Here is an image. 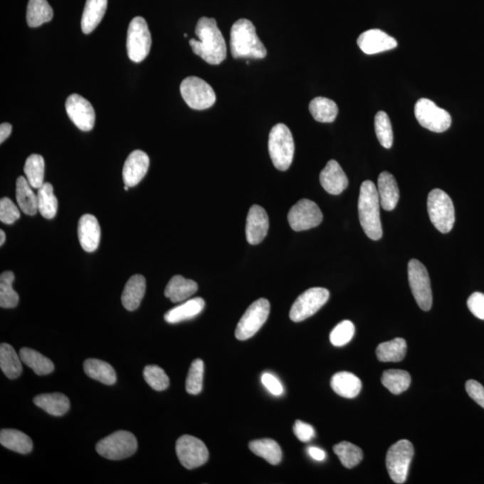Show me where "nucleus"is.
<instances>
[{
	"label": "nucleus",
	"instance_id": "obj_35",
	"mask_svg": "<svg viewBox=\"0 0 484 484\" xmlns=\"http://www.w3.org/2000/svg\"><path fill=\"white\" fill-rule=\"evenodd\" d=\"M248 448L256 456L264 458L270 465H276L282 461V449L278 442L270 438L251 441Z\"/></svg>",
	"mask_w": 484,
	"mask_h": 484
},
{
	"label": "nucleus",
	"instance_id": "obj_20",
	"mask_svg": "<svg viewBox=\"0 0 484 484\" xmlns=\"http://www.w3.org/2000/svg\"><path fill=\"white\" fill-rule=\"evenodd\" d=\"M78 234L83 250L95 251L101 240V227L97 218L93 214H84L78 222Z\"/></svg>",
	"mask_w": 484,
	"mask_h": 484
},
{
	"label": "nucleus",
	"instance_id": "obj_3",
	"mask_svg": "<svg viewBox=\"0 0 484 484\" xmlns=\"http://www.w3.org/2000/svg\"><path fill=\"white\" fill-rule=\"evenodd\" d=\"M231 53L235 58L261 60L266 56V48L259 39L254 24L248 19H240L231 30Z\"/></svg>",
	"mask_w": 484,
	"mask_h": 484
},
{
	"label": "nucleus",
	"instance_id": "obj_15",
	"mask_svg": "<svg viewBox=\"0 0 484 484\" xmlns=\"http://www.w3.org/2000/svg\"><path fill=\"white\" fill-rule=\"evenodd\" d=\"M323 214L317 204L309 199H302L292 206L288 214L290 228L302 231L319 226L322 223Z\"/></svg>",
	"mask_w": 484,
	"mask_h": 484
},
{
	"label": "nucleus",
	"instance_id": "obj_34",
	"mask_svg": "<svg viewBox=\"0 0 484 484\" xmlns=\"http://www.w3.org/2000/svg\"><path fill=\"white\" fill-rule=\"evenodd\" d=\"M21 361L32 369L37 375L51 374L54 371L53 362L39 352L30 348H22L19 352Z\"/></svg>",
	"mask_w": 484,
	"mask_h": 484
},
{
	"label": "nucleus",
	"instance_id": "obj_9",
	"mask_svg": "<svg viewBox=\"0 0 484 484\" xmlns=\"http://www.w3.org/2000/svg\"><path fill=\"white\" fill-rule=\"evenodd\" d=\"M414 115L421 127L432 132H445L452 123L451 114L428 99L418 100L414 106Z\"/></svg>",
	"mask_w": 484,
	"mask_h": 484
},
{
	"label": "nucleus",
	"instance_id": "obj_27",
	"mask_svg": "<svg viewBox=\"0 0 484 484\" xmlns=\"http://www.w3.org/2000/svg\"><path fill=\"white\" fill-rule=\"evenodd\" d=\"M33 403L53 416H64L70 408L68 397L61 393L41 394L34 397Z\"/></svg>",
	"mask_w": 484,
	"mask_h": 484
},
{
	"label": "nucleus",
	"instance_id": "obj_37",
	"mask_svg": "<svg viewBox=\"0 0 484 484\" xmlns=\"http://www.w3.org/2000/svg\"><path fill=\"white\" fill-rule=\"evenodd\" d=\"M311 115L321 123H331L337 119L338 107L337 103L326 97H317L309 106Z\"/></svg>",
	"mask_w": 484,
	"mask_h": 484
},
{
	"label": "nucleus",
	"instance_id": "obj_51",
	"mask_svg": "<svg viewBox=\"0 0 484 484\" xmlns=\"http://www.w3.org/2000/svg\"><path fill=\"white\" fill-rule=\"evenodd\" d=\"M261 382L263 385L265 386V389H268L272 395L275 396L283 395V387L281 382H280L274 375H272L271 373H264V374L262 375Z\"/></svg>",
	"mask_w": 484,
	"mask_h": 484
},
{
	"label": "nucleus",
	"instance_id": "obj_30",
	"mask_svg": "<svg viewBox=\"0 0 484 484\" xmlns=\"http://www.w3.org/2000/svg\"><path fill=\"white\" fill-rule=\"evenodd\" d=\"M26 178L21 176L16 181V201L21 210L28 216H36L38 212L37 194L33 191Z\"/></svg>",
	"mask_w": 484,
	"mask_h": 484
},
{
	"label": "nucleus",
	"instance_id": "obj_40",
	"mask_svg": "<svg viewBox=\"0 0 484 484\" xmlns=\"http://www.w3.org/2000/svg\"><path fill=\"white\" fill-rule=\"evenodd\" d=\"M27 181L33 189H39L44 184L45 162L40 154H31L23 168Z\"/></svg>",
	"mask_w": 484,
	"mask_h": 484
},
{
	"label": "nucleus",
	"instance_id": "obj_12",
	"mask_svg": "<svg viewBox=\"0 0 484 484\" xmlns=\"http://www.w3.org/2000/svg\"><path fill=\"white\" fill-rule=\"evenodd\" d=\"M408 279L418 306L424 311L430 310L432 306L430 276L426 268L417 259H411L408 263Z\"/></svg>",
	"mask_w": 484,
	"mask_h": 484
},
{
	"label": "nucleus",
	"instance_id": "obj_8",
	"mask_svg": "<svg viewBox=\"0 0 484 484\" xmlns=\"http://www.w3.org/2000/svg\"><path fill=\"white\" fill-rule=\"evenodd\" d=\"M152 37L147 21L137 16L131 21L127 29V51L131 60L140 63L150 53Z\"/></svg>",
	"mask_w": 484,
	"mask_h": 484
},
{
	"label": "nucleus",
	"instance_id": "obj_47",
	"mask_svg": "<svg viewBox=\"0 0 484 484\" xmlns=\"http://www.w3.org/2000/svg\"><path fill=\"white\" fill-rule=\"evenodd\" d=\"M20 218V211L11 199L4 198L0 200V221L6 224H12Z\"/></svg>",
	"mask_w": 484,
	"mask_h": 484
},
{
	"label": "nucleus",
	"instance_id": "obj_49",
	"mask_svg": "<svg viewBox=\"0 0 484 484\" xmlns=\"http://www.w3.org/2000/svg\"><path fill=\"white\" fill-rule=\"evenodd\" d=\"M466 392L473 401L484 409V387L476 380L470 379L465 384Z\"/></svg>",
	"mask_w": 484,
	"mask_h": 484
},
{
	"label": "nucleus",
	"instance_id": "obj_42",
	"mask_svg": "<svg viewBox=\"0 0 484 484\" xmlns=\"http://www.w3.org/2000/svg\"><path fill=\"white\" fill-rule=\"evenodd\" d=\"M15 275L11 271L2 273L0 275V306L4 309H12L19 302V296L13 289Z\"/></svg>",
	"mask_w": 484,
	"mask_h": 484
},
{
	"label": "nucleus",
	"instance_id": "obj_18",
	"mask_svg": "<svg viewBox=\"0 0 484 484\" xmlns=\"http://www.w3.org/2000/svg\"><path fill=\"white\" fill-rule=\"evenodd\" d=\"M150 160L144 152L136 150L127 157L123 167V182L126 186H135L144 179L149 168Z\"/></svg>",
	"mask_w": 484,
	"mask_h": 484
},
{
	"label": "nucleus",
	"instance_id": "obj_38",
	"mask_svg": "<svg viewBox=\"0 0 484 484\" xmlns=\"http://www.w3.org/2000/svg\"><path fill=\"white\" fill-rule=\"evenodd\" d=\"M38 211L41 216L51 220L56 216L58 211V200L54 194L53 185L44 183L37 193Z\"/></svg>",
	"mask_w": 484,
	"mask_h": 484
},
{
	"label": "nucleus",
	"instance_id": "obj_17",
	"mask_svg": "<svg viewBox=\"0 0 484 484\" xmlns=\"http://www.w3.org/2000/svg\"><path fill=\"white\" fill-rule=\"evenodd\" d=\"M357 44L367 55H373L396 48L397 41L389 34L379 29L366 31L359 36Z\"/></svg>",
	"mask_w": 484,
	"mask_h": 484
},
{
	"label": "nucleus",
	"instance_id": "obj_55",
	"mask_svg": "<svg viewBox=\"0 0 484 484\" xmlns=\"http://www.w3.org/2000/svg\"><path fill=\"white\" fill-rule=\"evenodd\" d=\"M129 189H130V186H126V185H125V186H124V189H125L126 191H127V190H129Z\"/></svg>",
	"mask_w": 484,
	"mask_h": 484
},
{
	"label": "nucleus",
	"instance_id": "obj_26",
	"mask_svg": "<svg viewBox=\"0 0 484 484\" xmlns=\"http://www.w3.org/2000/svg\"><path fill=\"white\" fill-rule=\"evenodd\" d=\"M108 0H86L81 21L83 33H91L99 26L105 15Z\"/></svg>",
	"mask_w": 484,
	"mask_h": 484
},
{
	"label": "nucleus",
	"instance_id": "obj_24",
	"mask_svg": "<svg viewBox=\"0 0 484 484\" xmlns=\"http://www.w3.org/2000/svg\"><path fill=\"white\" fill-rule=\"evenodd\" d=\"M145 289L147 281L143 275H135L130 278L121 295L124 307L129 311L136 310L144 298Z\"/></svg>",
	"mask_w": 484,
	"mask_h": 484
},
{
	"label": "nucleus",
	"instance_id": "obj_23",
	"mask_svg": "<svg viewBox=\"0 0 484 484\" xmlns=\"http://www.w3.org/2000/svg\"><path fill=\"white\" fill-rule=\"evenodd\" d=\"M199 289L198 283L193 280L186 279L182 275H175L168 283L164 290L166 298L172 300V302L178 303L184 302L193 295H195Z\"/></svg>",
	"mask_w": 484,
	"mask_h": 484
},
{
	"label": "nucleus",
	"instance_id": "obj_5",
	"mask_svg": "<svg viewBox=\"0 0 484 484\" xmlns=\"http://www.w3.org/2000/svg\"><path fill=\"white\" fill-rule=\"evenodd\" d=\"M428 216L436 229L448 233L455 223V209L451 198L443 190H431L428 196Z\"/></svg>",
	"mask_w": 484,
	"mask_h": 484
},
{
	"label": "nucleus",
	"instance_id": "obj_29",
	"mask_svg": "<svg viewBox=\"0 0 484 484\" xmlns=\"http://www.w3.org/2000/svg\"><path fill=\"white\" fill-rule=\"evenodd\" d=\"M0 443L3 447L23 455L29 454L33 448L29 436L12 428H5L0 432Z\"/></svg>",
	"mask_w": 484,
	"mask_h": 484
},
{
	"label": "nucleus",
	"instance_id": "obj_45",
	"mask_svg": "<svg viewBox=\"0 0 484 484\" xmlns=\"http://www.w3.org/2000/svg\"><path fill=\"white\" fill-rule=\"evenodd\" d=\"M145 382L157 391H164L169 385V379L164 369L157 365H148L143 372Z\"/></svg>",
	"mask_w": 484,
	"mask_h": 484
},
{
	"label": "nucleus",
	"instance_id": "obj_16",
	"mask_svg": "<svg viewBox=\"0 0 484 484\" xmlns=\"http://www.w3.org/2000/svg\"><path fill=\"white\" fill-rule=\"evenodd\" d=\"M69 119L82 131L92 130L95 123V112L88 100L79 95H71L65 101Z\"/></svg>",
	"mask_w": 484,
	"mask_h": 484
},
{
	"label": "nucleus",
	"instance_id": "obj_22",
	"mask_svg": "<svg viewBox=\"0 0 484 484\" xmlns=\"http://www.w3.org/2000/svg\"><path fill=\"white\" fill-rule=\"evenodd\" d=\"M378 189L380 205L386 211L396 209L399 200V189L394 176L389 172H383L378 179Z\"/></svg>",
	"mask_w": 484,
	"mask_h": 484
},
{
	"label": "nucleus",
	"instance_id": "obj_50",
	"mask_svg": "<svg viewBox=\"0 0 484 484\" xmlns=\"http://www.w3.org/2000/svg\"><path fill=\"white\" fill-rule=\"evenodd\" d=\"M293 432H295L297 438L302 442H309L312 440L315 436L314 428L300 420L295 421Z\"/></svg>",
	"mask_w": 484,
	"mask_h": 484
},
{
	"label": "nucleus",
	"instance_id": "obj_7",
	"mask_svg": "<svg viewBox=\"0 0 484 484\" xmlns=\"http://www.w3.org/2000/svg\"><path fill=\"white\" fill-rule=\"evenodd\" d=\"M414 455V446L407 440L397 441L389 448L386 453V465L394 483H406Z\"/></svg>",
	"mask_w": 484,
	"mask_h": 484
},
{
	"label": "nucleus",
	"instance_id": "obj_31",
	"mask_svg": "<svg viewBox=\"0 0 484 484\" xmlns=\"http://www.w3.org/2000/svg\"><path fill=\"white\" fill-rule=\"evenodd\" d=\"M86 375L97 382L113 385L117 382V375L114 369L106 362L97 359H88L84 363Z\"/></svg>",
	"mask_w": 484,
	"mask_h": 484
},
{
	"label": "nucleus",
	"instance_id": "obj_53",
	"mask_svg": "<svg viewBox=\"0 0 484 484\" xmlns=\"http://www.w3.org/2000/svg\"><path fill=\"white\" fill-rule=\"evenodd\" d=\"M12 132V125L9 123H2L0 126V143H3Z\"/></svg>",
	"mask_w": 484,
	"mask_h": 484
},
{
	"label": "nucleus",
	"instance_id": "obj_28",
	"mask_svg": "<svg viewBox=\"0 0 484 484\" xmlns=\"http://www.w3.org/2000/svg\"><path fill=\"white\" fill-rule=\"evenodd\" d=\"M205 305V300L202 298H194L186 300L182 305L169 310L164 315V320L167 323L176 324L194 319V317L199 316L202 312Z\"/></svg>",
	"mask_w": 484,
	"mask_h": 484
},
{
	"label": "nucleus",
	"instance_id": "obj_19",
	"mask_svg": "<svg viewBox=\"0 0 484 484\" xmlns=\"http://www.w3.org/2000/svg\"><path fill=\"white\" fill-rule=\"evenodd\" d=\"M269 219L265 210L261 206L254 205L248 211L246 223V238L248 243L257 245L268 234Z\"/></svg>",
	"mask_w": 484,
	"mask_h": 484
},
{
	"label": "nucleus",
	"instance_id": "obj_21",
	"mask_svg": "<svg viewBox=\"0 0 484 484\" xmlns=\"http://www.w3.org/2000/svg\"><path fill=\"white\" fill-rule=\"evenodd\" d=\"M320 181L323 189L331 195H340L348 186V179L338 162L331 160L320 172Z\"/></svg>",
	"mask_w": 484,
	"mask_h": 484
},
{
	"label": "nucleus",
	"instance_id": "obj_1",
	"mask_svg": "<svg viewBox=\"0 0 484 484\" xmlns=\"http://www.w3.org/2000/svg\"><path fill=\"white\" fill-rule=\"evenodd\" d=\"M199 41H189L193 53L211 65L222 63L227 56L226 40L218 28L216 19L201 17L196 27Z\"/></svg>",
	"mask_w": 484,
	"mask_h": 484
},
{
	"label": "nucleus",
	"instance_id": "obj_25",
	"mask_svg": "<svg viewBox=\"0 0 484 484\" xmlns=\"http://www.w3.org/2000/svg\"><path fill=\"white\" fill-rule=\"evenodd\" d=\"M362 386L361 380L351 372H337L331 379L332 389L344 399H354L361 392Z\"/></svg>",
	"mask_w": 484,
	"mask_h": 484
},
{
	"label": "nucleus",
	"instance_id": "obj_11",
	"mask_svg": "<svg viewBox=\"0 0 484 484\" xmlns=\"http://www.w3.org/2000/svg\"><path fill=\"white\" fill-rule=\"evenodd\" d=\"M270 313V303L266 299L256 300L248 307L235 330L238 340L245 341L258 333L268 320Z\"/></svg>",
	"mask_w": 484,
	"mask_h": 484
},
{
	"label": "nucleus",
	"instance_id": "obj_10",
	"mask_svg": "<svg viewBox=\"0 0 484 484\" xmlns=\"http://www.w3.org/2000/svg\"><path fill=\"white\" fill-rule=\"evenodd\" d=\"M181 93L190 108L202 110L210 108L216 101V93L203 79L189 77L182 81Z\"/></svg>",
	"mask_w": 484,
	"mask_h": 484
},
{
	"label": "nucleus",
	"instance_id": "obj_41",
	"mask_svg": "<svg viewBox=\"0 0 484 484\" xmlns=\"http://www.w3.org/2000/svg\"><path fill=\"white\" fill-rule=\"evenodd\" d=\"M334 452L344 468L351 469L358 465L363 458L361 448L350 442L343 441L334 446Z\"/></svg>",
	"mask_w": 484,
	"mask_h": 484
},
{
	"label": "nucleus",
	"instance_id": "obj_39",
	"mask_svg": "<svg viewBox=\"0 0 484 484\" xmlns=\"http://www.w3.org/2000/svg\"><path fill=\"white\" fill-rule=\"evenodd\" d=\"M382 382L394 395H400L409 389L411 376L402 369H389L384 372Z\"/></svg>",
	"mask_w": 484,
	"mask_h": 484
},
{
	"label": "nucleus",
	"instance_id": "obj_2",
	"mask_svg": "<svg viewBox=\"0 0 484 484\" xmlns=\"http://www.w3.org/2000/svg\"><path fill=\"white\" fill-rule=\"evenodd\" d=\"M380 206L378 189L374 183L371 181L362 182L358 203L359 223L365 234L372 241L380 240L383 234Z\"/></svg>",
	"mask_w": 484,
	"mask_h": 484
},
{
	"label": "nucleus",
	"instance_id": "obj_6",
	"mask_svg": "<svg viewBox=\"0 0 484 484\" xmlns=\"http://www.w3.org/2000/svg\"><path fill=\"white\" fill-rule=\"evenodd\" d=\"M137 449V441L131 432L119 431L107 436L96 444L100 456L110 460H122L133 456Z\"/></svg>",
	"mask_w": 484,
	"mask_h": 484
},
{
	"label": "nucleus",
	"instance_id": "obj_14",
	"mask_svg": "<svg viewBox=\"0 0 484 484\" xmlns=\"http://www.w3.org/2000/svg\"><path fill=\"white\" fill-rule=\"evenodd\" d=\"M176 454L185 468L192 470L205 465L209 458V449L202 441L190 435H183L176 442Z\"/></svg>",
	"mask_w": 484,
	"mask_h": 484
},
{
	"label": "nucleus",
	"instance_id": "obj_46",
	"mask_svg": "<svg viewBox=\"0 0 484 484\" xmlns=\"http://www.w3.org/2000/svg\"><path fill=\"white\" fill-rule=\"evenodd\" d=\"M354 333L355 327L351 321H342L331 332V344L337 347H344V345L347 344L352 340Z\"/></svg>",
	"mask_w": 484,
	"mask_h": 484
},
{
	"label": "nucleus",
	"instance_id": "obj_36",
	"mask_svg": "<svg viewBox=\"0 0 484 484\" xmlns=\"http://www.w3.org/2000/svg\"><path fill=\"white\" fill-rule=\"evenodd\" d=\"M0 368L10 379L19 378L23 372L21 358L15 349L9 344L0 345Z\"/></svg>",
	"mask_w": 484,
	"mask_h": 484
},
{
	"label": "nucleus",
	"instance_id": "obj_43",
	"mask_svg": "<svg viewBox=\"0 0 484 484\" xmlns=\"http://www.w3.org/2000/svg\"><path fill=\"white\" fill-rule=\"evenodd\" d=\"M375 132L380 144L389 149L394 141L391 121L385 112H379L375 116Z\"/></svg>",
	"mask_w": 484,
	"mask_h": 484
},
{
	"label": "nucleus",
	"instance_id": "obj_48",
	"mask_svg": "<svg viewBox=\"0 0 484 484\" xmlns=\"http://www.w3.org/2000/svg\"><path fill=\"white\" fill-rule=\"evenodd\" d=\"M468 309L473 316L484 320V295L482 293H473L468 300Z\"/></svg>",
	"mask_w": 484,
	"mask_h": 484
},
{
	"label": "nucleus",
	"instance_id": "obj_44",
	"mask_svg": "<svg viewBox=\"0 0 484 484\" xmlns=\"http://www.w3.org/2000/svg\"><path fill=\"white\" fill-rule=\"evenodd\" d=\"M205 364L202 359H196L190 365L186 380V390L190 395H199L203 389Z\"/></svg>",
	"mask_w": 484,
	"mask_h": 484
},
{
	"label": "nucleus",
	"instance_id": "obj_32",
	"mask_svg": "<svg viewBox=\"0 0 484 484\" xmlns=\"http://www.w3.org/2000/svg\"><path fill=\"white\" fill-rule=\"evenodd\" d=\"M407 344L403 338L384 342L377 347L376 354L379 361L383 362H399L406 357Z\"/></svg>",
	"mask_w": 484,
	"mask_h": 484
},
{
	"label": "nucleus",
	"instance_id": "obj_4",
	"mask_svg": "<svg viewBox=\"0 0 484 484\" xmlns=\"http://www.w3.org/2000/svg\"><path fill=\"white\" fill-rule=\"evenodd\" d=\"M268 150L275 167L279 171H287L292 164L295 155V141L289 127L279 123L273 127L269 133Z\"/></svg>",
	"mask_w": 484,
	"mask_h": 484
},
{
	"label": "nucleus",
	"instance_id": "obj_33",
	"mask_svg": "<svg viewBox=\"0 0 484 484\" xmlns=\"http://www.w3.org/2000/svg\"><path fill=\"white\" fill-rule=\"evenodd\" d=\"M53 19V9L47 0H29L26 20L30 27L36 28Z\"/></svg>",
	"mask_w": 484,
	"mask_h": 484
},
{
	"label": "nucleus",
	"instance_id": "obj_52",
	"mask_svg": "<svg viewBox=\"0 0 484 484\" xmlns=\"http://www.w3.org/2000/svg\"><path fill=\"white\" fill-rule=\"evenodd\" d=\"M307 453L314 460L317 461H324L327 458L326 453L322 449L317 447H310L307 448Z\"/></svg>",
	"mask_w": 484,
	"mask_h": 484
},
{
	"label": "nucleus",
	"instance_id": "obj_13",
	"mask_svg": "<svg viewBox=\"0 0 484 484\" xmlns=\"http://www.w3.org/2000/svg\"><path fill=\"white\" fill-rule=\"evenodd\" d=\"M328 290L314 287L300 295L290 310V319L293 322H302L317 313L330 299Z\"/></svg>",
	"mask_w": 484,
	"mask_h": 484
},
{
	"label": "nucleus",
	"instance_id": "obj_54",
	"mask_svg": "<svg viewBox=\"0 0 484 484\" xmlns=\"http://www.w3.org/2000/svg\"><path fill=\"white\" fill-rule=\"evenodd\" d=\"M6 241V233L4 231H0V246H3Z\"/></svg>",
	"mask_w": 484,
	"mask_h": 484
}]
</instances>
